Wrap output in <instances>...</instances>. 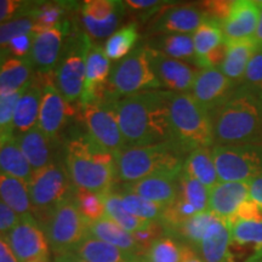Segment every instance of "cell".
<instances>
[{
	"instance_id": "50",
	"label": "cell",
	"mask_w": 262,
	"mask_h": 262,
	"mask_svg": "<svg viewBox=\"0 0 262 262\" xmlns=\"http://www.w3.org/2000/svg\"><path fill=\"white\" fill-rule=\"evenodd\" d=\"M34 38L35 34L31 32L27 33V34H21L12 39L8 45L11 56L18 58H27L29 54H31Z\"/></svg>"
},
{
	"instance_id": "41",
	"label": "cell",
	"mask_w": 262,
	"mask_h": 262,
	"mask_svg": "<svg viewBox=\"0 0 262 262\" xmlns=\"http://www.w3.org/2000/svg\"><path fill=\"white\" fill-rule=\"evenodd\" d=\"M209 191L204 185L181 171L179 175V196L189 203L198 212L209 210Z\"/></svg>"
},
{
	"instance_id": "5",
	"label": "cell",
	"mask_w": 262,
	"mask_h": 262,
	"mask_svg": "<svg viewBox=\"0 0 262 262\" xmlns=\"http://www.w3.org/2000/svg\"><path fill=\"white\" fill-rule=\"evenodd\" d=\"M169 116L172 141L188 155L195 149L214 147L210 114L191 94L169 91Z\"/></svg>"
},
{
	"instance_id": "34",
	"label": "cell",
	"mask_w": 262,
	"mask_h": 262,
	"mask_svg": "<svg viewBox=\"0 0 262 262\" xmlns=\"http://www.w3.org/2000/svg\"><path fill=\"white\" fill-rule=\"evenodd\" d=\"M101 196H102L107 217L117 222L120 227H123L129 233L133 234L135 232L142 231V229H146L153 224L152 221L142 220V219L136 217V216L127 212L122 204V196H120L119 192L112 189V191L102 193Z\"/></svg>"
},
{
	"instance_id": "29",
	"label": "cell",
	"mask_w": 262,
	"mask_h": 262,
	"mask_svg": "<svg viewBox=\"0 0 262 262\" xmlns=\"http://www.w3.org/2000/svg\"><path fill=\"white\" fill-rule=\"evenodd\" d=\"M72 253L86 262H130L137 257L91 235H86Z\"/></svg>"
},
{
	"instance_id": "6",
	"label": "cell",
	"mask_w": 262,
	"mask_h": 262,
	"mask_svg": "<svg viewBox=\"0 0 262 262\" xmlns=\"http://www.w3.org/2000/svg\"><path fill=\"white\" fill-rule=\"evenodd\" d=\"M93 40L79 27L73 31L66 41L61 60L54 72V83L68 103H79L83 95L86 72V57Z\"/></svg>"
},
{
	"instance_id": "51",
	"label": "cell",
	"mask_w": 262,
	"mask_h": 262,
	"mask_svg": "<svg viewBox=\"0 0 262 262\" xmlns=\"http://www.w3.org/2000/svg\"><path fill=\"white\" fill-rule=\"evenodd\" d=\"M163 234H164V231L162 226L157 224V222H153V224L150 225L149 227H147L146 229H142V231L133 233V237L136 241L137 245L140 247L141 253L145 254V251L149 248V245L152 244L156 239L162 237Z\"/></svg>"
},
{
	"instance_id": "39",
	"label": "cell",
	"mask_w": 262,
	"mask_h": 262,
	"mask_svg": "<svg viewBox=\"0 0 262 262\" xmlns=\"http://www.w3.org/2000/svg\"><path fill=\"white\" fill-rule=\"evenodd\" d=\"M185 244L176 238L163 234L143 254L146 262H181Z\"/></svg>"
},
{
	"instance_id": "26",
	"label": "cell",
	"mask_w": 262,
	"mask_h": 262,
	"mask_svg": "<svg viewBox=\"0 0 262 262\" xmlns=\"http://www.w3.org/2000/svg\"><path fill=\"white\" fill-rule=\"evenodd\" d=\"M226 44H227V54L220 70L229 80L239 86L243 80L248 63L255 52L258 51L257 45L255 44L253 38L226 42Z\"/></svg>"
},
{
	"instance_id": "3",
	"label": "cell",
	"mask_w": 262,
	"mask_h": 262,
	"mask_svg": "<svg viewBox=\"0 0 262 262\" xmlns=\"http://www.w3.org/2000/svg\"><path fill=\"white\" fill-rule=\"evenodd\" d=\"M210 117L214 146L262 143V94L238 86Z\"/></svg>"
},
{
	"instance_id": "54",
	"label": "cell",
	"mask_w": 262,
	"mask_h": 262,
	"mask_svg": "<svg viewBox=\"0 0 262 262\" xmlns=\"http://www.w3.org/2000/svg\"><path fill=\"white\" fill-rule=\"evenodd\" d=\"M249 199L256 203L262 209V176L249 181Z\"/></svg>"
},
{
	"instance_id": "61",
	"label": "cell",
	"mask_w": 262,
	"mask_h": 262,
	"mask_svg": "<svg viewBox=\"0 0 262 262\" xmlns=\"http://www.w3.org/2000/svg\"><path fill=\"white\" fill-rule=\"evenodd\" d=\"M130 262H146V260H145V258H143V257L137 256V257L134 258V260H131Z\"/></svg>"
},
{
	"instance_id": "24",
	"label": "cell",
	"mask_w": 262,
	"mask_h": 262,
	"mask_svg": "<svg viewBox=\"0 0 262 262\" xmlns=\"http://www.w3.org/2000/svg\"><path fill=\"white\" fill-rule=\"evenodd\" d=\"M16 142L22 150L33 171H37L50 165L55 160V143L39 129L38 125L31 130L15 136Z\"/></svg>"
},
{
	"instance_id": "2",
	"label": "cell",
	"mask_w": 262,
	"mask_h": 262,
	"mask_svg": "<svg viewBox=\"0 0 262 262\" xmlns=\"http://www.w3.org/2000/svg\"><path fill=\"white\" fill-rule=\"evenodd\" d=\"M63 162L75 188L100 194L114 189L116 156L88 133H72L63 141Z\"/></svg>"
},
{
	"instance_id": "23",
	"label": "cell",
	"mask_w": 262,
	"mask_h": 262,
	"mask_svg": "<svg viewBox=\"0 0 262 262\" xmlns=\"http://www.w3.org/2000/svg\"><path fill=\"white\" fill-rule=\"evenodd\" d=\"M249 198V182L220 181L209 191V211L229 221Z\"/></svg>"
},
{
	"instance_id": "57",
	"label": "cell",
	"mask_w": 262,
	"mask_h": 262,
	"mask_svg": "<svg viewBox=\"0 0 262 262\" xmlns=\"http://www.w3.org/2000/svg\"><path fill=\"white\" fill-rule=\"evenodd\" d=\"M257 2H258V5H260V16H258L257 27H256V31H255L253 39L255 44L257 45L258 50H262V0H257Z\"/></svg>"
},
{
	"instance_id": "10",
	"label": "cell",
	"mask_w": 262,
	"mask_h": 262,
	"mask_svg": "<svg viewBox=\"0 0 262 262\" xmlns=\"http://www.w3.org/2000/svg\"><path fill=\"white\" fill-rule=\"evenodd\" d=\"M212 155L222 182H249L262 176V143L214 146Z\"/></svg>"
},
{
	"instance_id": "47",
	"label": "cell",
	"mask_w": 262,
	"mask_h": 262,
	"mask_svg": "<svg viewBox=\"0 0 262 262\" xmlns=\"http://www.w3.org/2000/svg\"><path fill=\"white\" fill-rule=\"evenodd\" d=\"M233 4L234 0H208V2L198 3L196 5L202 10L205 18L221 25L228 17Z\"/></svg>"
},
{
	"instance_id": "42",
	"label": "cell",
	"mask_w": 262,
	"mask_h": 262,
	"mask_svg": "<svg viewBox=\"0 0 262 262\" xmlns=\"http://www.w3.org/2000/svg\"><path fill=\"white\" fill-rule=\"evenodd\" d=\"M24 91L25 89L12 94L0 95V148L15 139V108Z\"/></svg>"
},
{
	"instance_id": "53",
	"label": "cell",
	"mask_w": 262,
	"mask_h": 262,
	"mask_svg": "<svg viewBox=\"0 0 262 262\" xmlns=\"http://www.w3.org/2000/svg\"><path fill=\"white\" fill-rule=\"evenodd\" d=\"M21 216L0 201V235L6 237L12 228L18 224Z\"/></svg>"
},
{
	"instance_id": "55",
	"label": "cell",
	"mask_w": 262,
	"mask_h": 262,
	"mask_svg": "<svg viewBox=\"0 0 262 262\" xmlns=\"http://www.w3.org/2000/svg\"><path fill=\"white\" fill-rule=\"evenodd\" d=\"M0 262H19L4 235H0Z\"/></svg>"
},
{
	"instance_id": "14",
	"label": "cell",
	"mask_w": 262,
	"mask_h": 262,
	"mask_svg": "<svg viewBox=\"0 0 262 262\" xmlns=\"http://www.w3.org/2000/svg\"><path fill=\"white\" fill-rule=\"evenodd\" d=\"M79 9L84 32L90 38L103 39L117 32L125 15L126 4L119 0H85Z\"/></svg>"
},
{
	"instance_id": "16",
	"label": "cell",
	"mask_w": 262,
	"mask_h": 262,
	"mask_svg": "<svg viewBox=\"0 0 262 262\" xmlns=\"http://www.w3.org/2000/svg\"><path fill=\"white\" fill-rule=\"evenodd\" d=\"M146 47V45H145ZM149 63L157 79L166 91L176 94H189L199 70L187 62L175 60L166 55L146 47Z\"/></svg>"
},
{
	"instance_id": "28",
	"label": "cell",
	"mask_w": 262,
	"mask_h": 262,
	"mask_svg": "<svg viewBox=\"0 0 262 262\" xmlns=\"http://www.w3.org/2000/svg\"><path fill=\"white\" fill-rule=\"evenodd\" d=\"M146 47L166 56L195 66V52L192 34H155Z\"/></svg>"
},
{
	"instance_id": "37",
	"label": "cell",
	"mask_w": 262,
	"mask_h": 262,
	"mask_svg": "<svg viewBox=\"0 0 262 262\" xmlns=\"http://www.w3.org/2000/svg\"><path fill=\"white\" fill-rule=\"evenodd\" d=\"M33 169L14 139L0 148V173L29 182Z\"/></svg>"
},
{
	"instance_id": "49",
	"label": "cell",
	"mask_w": 262,
	"mask_h": 262,
	"mask_svg": "<svg viewBox=\"0 0 262 262\" xmlns=\"http://www.w3.org/2000/svg\"><path fill=\"white\" fill-rule=\"evenodd\" d=\"M126 8L143 15V18H148L152 15L158 14L165 6L173 4L172 2H160V0H127Z\"/></svg>"
},
{
	"instance_id": "17",
	"label": "cell",
	"mask_w": 262,
	"mask_h": 262,
	"mask_svg": "<svg viewBox=\"0 0 262 262\" xmlns=\"http://www.w3.org/2000/svg\"><path fill=\"white\" fill-rule=\"evenodd\" d=\"M237 88L220 68H206L198 71L189 94L206 112L212 114L231 97Z\"/></svg>"
},
{
	"instance_id": "12",
	"label": "cell",
	"mask_w": 262,
	"mask_h": 262,
	"mask_svg": "<svg viewBox=\"0 0 262 262\" xmlns=\"http://www.w3.org/2000/svg\"><path fill=\"white\" fill-rule=\"evenodd\" d=\"M37 74V73H35ZM42 81V97L39 112L38 127L54 142L58 143L61 134L71 117L78 112L68 103L54 83V73L38 74Z\"/></svg>"
},
{
	"instance_id": "18",
	"label": "cell",
	"mask_w": 262,
	"mask_h": 262,
	"mask_svg": "<svg viewBox=\"0 0 262 262\" xmlns=\"http://www.w3.org/2000/svg\"><path fill=\"white\" fill-rule=\"evenodd\" d=\"M205 19L198 5H168L152 25L150 35L155 34H193Z\"/></svg>"
},
{
	"instance_id": "22",
	"label": "cell",
	"mask_w": 262,
	"mask_h": 262,
	"mask_svg": "<svg viewBox=\"0 0 262 262\" xmlns=\"http://www.w3.org/2000/svg\"><path fill=\"white\" fill-rule=\"evenodd\" d=\"M231 248V224L216 217L206 229L195 251L205 262H235Z\"/></svg>"
},
{
	"instance_id": "59",
	"label": "cell",
	"mask_w": 262,
	"mask_h": 262,
	"mask_svg": "<svg viewBox=\"0 0 262 262\" xmlns=\"http://www.w3.org/2000/svg\"><path fill=\"white\" fill-rule=\"evenodd\" d=\"M243 262H262V248L255 250L254 253L248 258H245Z\"/></svg>"
},
{
	"instance_id": "33",
	"label": "cell",
	"mask_w": 262,
	"mask_h": 262,
	"mask_svg": "<svg viewBox=\"0 0 262 262\" xmlns=\"http://www.w3.org/2000/svg\"><path fill=\"white\" fill-rule=\"evenodd\" d=\"M0 201L19 216L33 214L28 183L24 180L0 173Z\"/></svg>"
},
{
	"instance_id": "19",
	"label": "cell",
	"mask_w": 262,
	"mask_h": 262,
	"mask_svg": "<svg viewBox=\"0 0 262 262\" xmlns=\"http://www.w3.org/2000/svg\"><path fill=\"white\" fill-rule=\"evenodd\" d=\"M111 70H112L111 60L104 54L103 47L93 42L89 52H88L84 90L78 104L103 100L114 101L110 97L107 91V83Z\"/></svg>"
},
{
	"instance_id": "27",
	"label": "cell",
	"mask_w": 262,
	"mask_h": 262,
	"mask_svg": "<svg viewBox=\"0 0 262 262\" xmlns=\"http://www.w3.org/2000/svg\"><path fill=\"white\" fill-rule=\"evenodd\" d=\"M88 235L112 244L124 251L136 255V256L142 255L133 234L120 227L117 222L111 220L107 216L88 224Z\"/></svg>"
},
{
	"instance_id": "44",
	"label": "cell",
	"mask_w": 262,
	"mask_h": 262,
	"mask_svg": "<svg viewBox=\"0 0 262 262\" xmlns=\"http://www.w3.org/2000/svg\"><path fill=\"white\" fill-rule=\"evenodd\" d=\"M75 201H77L78 209L86 224L97 221L106 216L102 196L100 193L75 188Z\"/></svg>"
},
{
	"instance_id": "36",
	"label": "cell",
	"mask_w": 262,
	"mask_h": 262,
	"mask_svg": "<svg viewBox=\"0 0 262 262\" xmlns=\"http://www.w3.org/2000/svg\"><path fill=\"white\" fill-rule=\"evenodd\" d=\"M140 40L139 26L131 22L111 35L104 42V54L111 61H120L136 49Z\"/></svg>"
},
{
	"instance_id": "35",
	"label": "cell",
	"mask_w": 262,
	"mask_h": 262,
	"mask_svg": "<svg viewBox=\"0 0 262 262\" xmlns=\"http://www.w3.org/2000/svg\"><path fill=\"white\" fill-rule=\"evenodd\" d=\"M215 219L216 216L209 210L198 212V214L192 216L191 219H188L187 221H185L176 228L164 234L176 238L181 243L188 245V247L195 250L198 245L201 244L206 229L209 228V226L212 224Z\"/></svg>"
},
{
	"instance_id": "40",
	"label": "cell",
	"mask_w": 262,
	"mask_h": 262,
	"mask_svg": "<svg viewBox=\"0 0 262 262\" xmlns=\"http://www.w3.org/2000/svg\"><path fill=\"white\" fill-rule=\"evenodd\" d=\"M119 194L122 196L123 206L131 215L142 219V220L160 224L164 210H165V206L147 201V199L137 194H134V193L119 191Z\"/></svg>"
},
{
	"instance_id": "20",
	"label": "cell",
	"mask_w": 262,
	"mask_h": 262,
	"mask_svg": "<svg viewBox=\"0 0 262 262\" xmlns=\"http://www.w3.org/2000/svg\"><path fill=\"white\" fill-rule=\"evenodd\" d=\"M260 5L255 0H234L228 17L221 24L226 42L244 40L254 37L256 31Z\"/></svg>"
},
{
	"instance_id": "4",
	"label": "cell",
	"mask_w": 262,
	"mask_h": 262,
	"mask_svg": "<svg viewBox=\"0 0 262 262\" xmlns=\"http://www.w3.org/2000/svg\"><path fill=\"white\" fill-rule=\"evenodd\" d=\"M117 181L131 183L152 175L179 176L188 153L173 141L143 147H129L117 153Z\"/></svg>"
},
{
	"instance_id": "58",
	"label": "cell",
	"mask_w": 262,
	"mask_h": 262,
	"mask_svg": "<svg viewBox=\"0 0 262 262\" xmlns=\"http://www.w3.org/2000/svg\"><path fill=\"white\" fill-rule=\"evenodd\" d=\"M54 262H86L83 258L78 257L73 253H66L61 255H56L54 258Z\"/></svg>"
},
{
	"instance_id": "9",
	"label": "cell",
	"mask_w": 262,
	"mask_h": 262,
	"mask_svg": "<svg viewBox=\"0 0 262 262\" xmlns=\"http://www.w3.org/2000/svg\"><path fill=\"white\" fill-rule=\"evenodd\" d=\"M33 215L40 221L56 206L75 193L64 162L51 163L40 170L33 172L28 182Z\"/></svg>"
},
{
	"instance_id": "21",
	"label": "cell",
	"mask_w": 262,
	"mask_h": 262,
	"mask_svg": "<svg viewBox=\"0 0 262 262\" xmlns=\"http://www.w3.org/2000/svg\"><path fill=\"white\" fill-rule=\"evenodd\" d=\"M122 191L134 193L163 206H169L179 195V176L152 175L139 181L123 183Z\"/></svg>"
},
{
	"instance_id": "46",
	"label": "cell",
	"mask_w": 262,
	"mask_h": 262,
	"mask_svg": "<svg viewBox=\"0 0 262 262\" xmlns=\"http://www.w3.org/2000/svg\"><path fill=\"white\" fill-rule=\"evenodd\" d=\"M239 86L262 94V50L256 51L251 57Z\"/></svg>"
},
{
	"instance_id": "38",
	"label": "cell",
	"mask_w": 262,
	"mask_h": 262,
	"mask_svg": "<svg viewBox=\"0 0 262 262\" xmlns=\"http://www.w3.org/2000/svg\"><path fill=\"white\" fill-rule=\"evenodd\" d=\"M192 35L195 52V67L199 68L202 61L219 45L225 42L224 33L220 24L205 18Z\"/></svg>"
},
{
	"instance_id": "7",
	"label": "cell",
	"mask_w": 262,
	"mask_h": 262,
	"mask_svg": "<svg viewBox=\"0 0 262 262\" xmlns=\"http://www.w3.org/2000/svg\"><path fill=\"white\" fill-rule=\"evenodd\" d=\"M162 85L157 79L145 45L118 61L111 70L107 91L112 100L130 96L145 91L160 90Z\"/></svg>"
},
{
	"instance_id": "60",
	"label": "cell",
	"mask_w": 262,
	"mask_h": 262,
	"mask_svg": "<svg viewBox=\"0 0 262 262\" xmlns=\"http://www.w3.org/2000/svg\"><path fill=\"white\" fill-rule=\"evenodd\" d=\"M9 57H11V54H10V50L8 47H0V67H2L3 63L8 60Z\"/></svg>"
},
{
	"instance_id": "48",
	"label": "cell",
	"mask_w": 262,
	"mask_h": 262,
	"mask_svg": "<svg viewBox=\"0 0 262 262\" xmlns=\"http://www.w3.org/2000/svg\"><path fill=\"white\" fill-rule=\"evenodd\" d=\"M34 5V2L25 0H0V25L11 21L18 16L27 15Z\"/></svg>"
},
{
	"instance_id": "13",
	"label": "cell",
	"mask_w": 262,
	"mask_h": 262,
	"mask_svg": "<svg viewBox=\"0 0 262 262\" xmlns=\"http://www.w3.org/2000/svg\"><path fill=\"white\" fill-rule=\"evenodd\" d=\"M5 238L19 262L50 258L51 249L48 238L33 214L22 215L18 224Z\"/></svg>"
},
{
	"instance_id": "56",
	"label": "cell",
	"mask_w": 262,
	"mask_h": 262,
	"mask_svg": "<svg viewBox=\"0 0 262 262\" xmlns=\"http://www.w3.org/2000/svg\"><path fill=\"white\" fill-rule=\"evenodd\" d=\"M181 262H205V261L199 256L198 253H196L194 249L185 244Z\"/></svg>"
},
{
	"instance_id": "30",
	"label": "cell",
	"mask_w": 262,
	"mask_h": 262,
	"mask_svg": "<svg viewBox=\"0 0 262 262\" xmlns=\"http://www.w3.org/2000/svg\"><path fill=\"white\" fill-rule=\"evenodd\" d=\"M79 3L74 2H34L31 15L34 21L33 33L35 35L61 24L67 15L79 9Z\"/></svg>"
},
{
	"instance_id": "25",
	"label": "cell",
	"mask_w": 262,
	"mask_h": 262,
	"mask_svg": "<svg viewBox=\"0 0 262 262\" xmlns=\"http://www.w3.org/2000/svg\"><path fill=\"white\" fill-rule=\"evenodd\" d=\"M42 97V81L40 75L34 74L31 83L18 98L14 114L15 135L24 134L38 125L39 112Z\"/></svg>"
},
{
	"instance_id": "15",
	"label": "cell",
	"mask_w": 262,
	"mask_h": 262,
	"mask_svg": "<svg viewBox=\"0 0 262 262\" xmlns=\"http://www.w3.org/2000/svg\"><path fill=\"white\" fill-rule=\"evenodd\" d=\"M73 27L74 26L68 19H64L54 28L35 35L31 54L28 56L34 73H54Z\"/></svg>"
},
{
	"instance_id": "8",
	"label": "cell",
	"mask_w": 262,
	"mask_h": 262,
	"mask_svg": "<svg viewBox=\"0 0 262 262\" xmlns=\"http://www.w3.org/2000/svg\"><path fill=\"white\" fill-rule=\"evenodd\" d=\"M38 222L55 255L72 253L88 235V224L78 209L75 193Z\"/></svg>"
},
{
	"instance_id": "32",
	"label": "cell",
	"mask_w": 262,
	"mask_h": 262,
	"mask_svg": "<svg viewBox=\"0 0 262 262\" xmlns=\"http://www.w3.org/2000/svg\"><path fill=\"white\" fill-rule=\"evenodd\" d=\"M182 171L211 189L220 182L211 148H199L189 153L183 164Z\"/></svg>"
},
{
	"instance_id": "31",
	"label": "cell",
	"mask_w": 262,
	"mask_h": 262,
	"mask_svg": "<svg viewBox=\"0 0 262 262\" xmlns=\"http://www.w3.org/2000/svg\"><path fill=\"white\" fill-rule=\"evenodd\" d=\"M34 74L28 57H9L0 67V95H8L26 89Z\"/></svg>"
},
{
	"instance_id": "1",
	"label": "cell",
	"mask_w": 262,
	"mask_h": 262,
	"mask_svg": "<svg viewBox=\"0 0 262 262\" xmlns=\"http://www.w3.org/2000/svg\"><path fill=\"white\" fill-rule=\"evenodd\" d=\"M116 114L126 148L172 141L169 91H145L119 98Z\"/></svg>"
},
{
	"instance_id": "43",
	"label": "cell",
	"mask_w": 262,
	"mask_h": 262,
	"mask_svg": "<svg viewBox=\"0 0 262 262\" xmlns=\"http://www.w3.org/2000/svg\"><path fill=\"white\" fill-rule=\"evenodd\" d=\"M229 224L232 245H254V251L262 248V221L237 220Z\"/></svg>"
},
{
	"instance_id": "52",
	"label": "cell",
	"mask_w": 262,
	"mask_h": 262,
	"mask_svg": "<svg viewBox=\"0 0 262 262\" xmlns=\"http://www.w3.org/2000/svg\"><path fill=\"white\" fill-rule=\"evenodd\" d=\"M237 220H248V221H262V209L258 206L256 203L251 201V199H247L238 211L235 212L233 217L229 220V222H233Z\"/></svg>"
},
{
	"instance_id": "11",
	"label": "cell",
	"mask_w": 262,
	"mask_h": 262,
	"mask_svg": "<svg viewBox=\"0 0 262 262\" xmlns=\"http://www.w3.org/2000/svg\"><path fill=\"white\" fill-rule=\"evenodd\" d=\"M118 101V100H117ZM78 118L98 145L117 155L126 148L116 114V101H94L78 104Z\"/></svg>"
},
{
	"instance_id": "45",
	"label": "cell",
	"mask_w": 262,
	"mask_h": 262,
	"mask_svg": "<svg viewBox=\"0 0 262 262\" xmlns=\"http://www.w3.org/2000/svg\"><path fill=\"white\" fill-rule=\"evenodd\" d=\"M33 27H34V21L31 12L0 25V47H8L9 42L14 38L33 32Z\"/></svg>"
}]
</instances>
